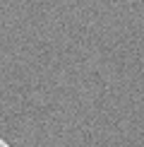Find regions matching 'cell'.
<instances>
[{
  "mask_svg": "<svg viewBox=\"0 0 144 147\" xmlns=\"http://www.w3.org/2000/svg\"><path fill=\"white\" fill-rule=\"evenodd\" d=\"M0 147H10V145H7V142H5V140H3V138H0Z\"/></svg>",
  "mask_w": 144,
  "mask_h": 147,
  "instance_id": "1",
  "label": "cell"
}]
</instances>
